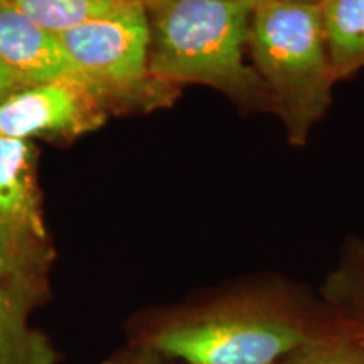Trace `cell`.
Wrapping results in <instances>:
<instances>
[{
  "instance_id": "6da1fadb",
  "label": "cell",
  "mask_w": 364,
  "mask_h": 364,
  "mask_svg": "<svg viewBox=\"0 0 364 364\" xmlns=\"http://www.w3.org/2000/svg\"><path fill=\"white\" fill-rule=\"evenodd\" d=\"M255 0H144L150 73L162 83L208 85L243 112L273 113L248 54Z\"/></svg>"
},
{
  "instance_id": "7a4b0ae2",
  "label": "cell",
  "mask_w": 364,
  "mask_h": 364,
  "mask_svg": "<svg viewBox=\"0 0 364 364\" xmlns=\"http://www.w3.org/2000/svg\"><path fill=\"white\" fill-rule=\"evenodd\" d=\"M248 54L290 145L302 147L332 102L338 83L327 51L321 6L255 0Z\"/></svg>"
},
{
  "instance_id": "3957f363",
  "label": "cell",
  "mask_w": 364,
  "mask_h": 364,
  "mask_svg": "<svg viewBox=\"0 0 364 364\" xmlns=\"http://www.w3.org/2000/svg\"><path fill=\"white\" fill-rule=\"evenodd\" d=\"M299 318L265 299H228L172 316L136 346L188 364H273L306 346Z\"/></svg>"
},
{
  "instance_id": "277c9868",
  "label": "cell",
  "mask_w": 364,
  "mask_h": 364,
  "mask_svg": "<svg viewBox=\"0 0 364 364\" xmlns=\"http://www.w3.org/2000/svg\"><path fill=\"white\" fill-rule=\"evenodd\" d=\"M59 39L93 97L144 108L174 100L176 86L150 73V26L144 0L75 27Z\"/></svg>"
},
{
  "instance_id": "5b68a950",
  "label": "cell",
  "mask_w": 364,
  "mask_h": 364,
  "mask_svg": "<svg viewBox=\"0 0 364 364\" xmlns=\"http://www.w3.org/2000/svg\"><path fill=\"white\" fill-rule=\"evenodd\" d=\"M97 100L71 83L21 85L0 100V135L31 140L80 134L93 127Z\"/></svg>"
},
{
  "instance_id": "8992f818",
  "label": "cell",
  "mask_w": 364,
  "mask_h": 364,
  "mask_svg": "<svg viewBox=\"0 0 364 364\" xmlns=\"http://www.w3.org/2000/svg\"><path fill=\"white\" fill-rule=\"evenodd\" d=\"M0 59L24 85L71 83L86 90L61 39L31 21L11 0H0Z\"/></svg>"
},
{
  "instance_id": "52a82bcc",
  "label": "cell",
  "mask_w": 364,
  "mask_h": 364,
  "mask_svg": "<svg viewBox=\"0 0 364 364\" xmlns=\"http://www.w3.org/2000/svg\"><path fill=\"white\" fill-rule=\"evenodd\" d=\"M43 295L41 275L0 280V364H59L51 339L29 322Z\"/></svg>"
},
{
  "instance_id": "ba28073f",
  "label": "cell",
  "mask_w": 364,
  "mask_h": 364,
  "mask_svg": "<svg viewBox=\"0 0 364 364\" xmlns=\"http://www.w3.org/2000/svg\"><path fill=\"white\" fill-rule=\"evenodd\" d=\"M34 149L29 140L0 135V218L46 241L33 181Z\"/></svg>"
},
{
  "instance_id": "9c48e42d",
  "label": "cell",
  "mask_w": 364,
  "mask_h": 364,
  "mask_svg": "<svg viewBox=\"0 0 364 364\" xmlns=\"http://www.w3.org/2000/svg\"><path fill=\"white\" fill-rule=\"evenodd\" d=\"M324 34L336 81L364 68V0H324Z\"/></svg>"
},
{
  "instance_id": "30bf717a",
  "label": "cell",
  "mask_w": 364,
  "mask_h": 364,
  "mask_svg": "<svg viewBox=\"0 0 364 364\" xmlns=\"http://www.w3.org/2000/svg\"><path fill=\"white\" fill-rule=\"evenodd\" d=\"M31 21L61 36L100 17L130 6L135 0H11Z\"/></svg>"
},
{
  "instance_id": "8fae6325",
  "label": "cell",
  "mask_w": 364,
  "mask_h": 364,
  "mask_svg": "<svg viewBox=\"0 0 364 364\" xmlns=\"http://www.w3.org/2000/svg\"><path fill=\"white\" fill-rule=\"evenodd\" d=\"M44 241L24 233L0 218V280L22 275H41Z\"/></svg>"
},
{
  "instance_id": "7c38bea8",
  "label": "cell",
  "mask_w": 364,
  "mask_h": 364,
  "mask_svg": "<svg viewBox=\"0 0 364 364\" xmlns=\"http://www.w3.org/2000/svg\"><path fill=\"white\" fill-rule=\"evenodd\" d=\"M295 353L287 364H364V349L349 343H307Z\"/></svg>"
},
{
  "instance_id": "4fadbf2b",
  "label": "cell",
  "mask_w": 364,
  "mask_h": 364,
  "mask_svg": "<svg viewBox=\"0 0 364 364\" xmlns=\"http://www.w3.org/2000/svg\"><path fill=\"white\" fill-rule=\"evenodd\" d=\"M161 358L162 356H159L152 349L134 344L129 349H122V351L115 353L103 364H162Z\"/></svg>"
},
{
  "instance_id": "5bb4252c",
  "label": "cell",
  "mask_w": 364,
  "mask_h": 364,
  "mask_svg": "<svg viewBox=\"0 0 364 364\" xmlns=\"http://www.w3.org/2000/svg\"><path fill=\"white\" fill-rule=\"evenodd\" d=\"M21 85H24L22 81L17 78L14 73L9 70L6 63L0 59V100L4 97H7L11 91H14L16 88H19Z\"/></svg>"
},
{
  "instance_id": "9a60e30c",
  "label": "cell",
  "mask_w": 364,
  "mask_h": 364,
  "mask_svg": "<svg viewBox=\"0 0 364 364\" xmlns=\"http://www.w3.org/2000/svg\"><path fill=\"white\" fill-rule=\"evenodd\" d=\"M289 2H299V4H316V6H321L324 0H289Z\"/></svg>"
}]
</instances>
